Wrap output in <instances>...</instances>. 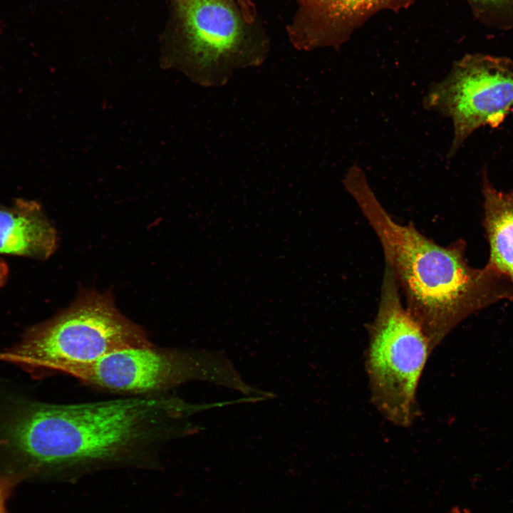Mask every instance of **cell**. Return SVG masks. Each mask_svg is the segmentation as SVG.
<instances>
[{"label": "cell", "mask_w": 513, "mask_h": 513, "mask_svg": "<svg viewBox=\"0 0 513 513\" xmlns=\"http://www.w3.org/2000/svg\"><path fill=\"white\" fill-rule=\"evenodd\" d=\"M245 21L254 24L256 19V10L254 0H235Z\"/></svg>", "instance_id": "4fadbf2b"}, {"label": "cell", "mask_w": 513, "mask_h": 513, "mask_svg": "<svg viewBox=\"0 0 513 513\" xmlns=\"http://www.w3.org/2000/svg\"><path fill=\"white\" fill-rule=\"evenodd\" d=\"M16 485L10 479L0 476V513H9L6 502Z\"/></svg>", "instance_id": "7c38bea8"}, {"label": "cell", "mask_w": 513, "mask_h": 513, "mask_svg": "<svg viewBox=\"0 0 513 513\" xmlns=\"http://www.w3.org/2000/svg\"><path fill=\"white\" fill-rule=\"evenodd\" d=\"M57 242L56 231L37 202L17 199L11 206L0 205V254L45 260Z\"/></svg>", "instance_id": "9c48e42d"}, {"label": "cell", "mask_w": 513, "mask_h": 513, "mask_svg": "<svg viewBox=\"0 0 513 513\" xmlns=\"http://www.w3.org/2000/svg\"><path fill=\"white\" fill-rule=\"evenodd\" d=\"M368 333L365 364L371 402L387 420L408 428L418 417L417 390L432 351L425 332L403 305L387 266Z\"/></svg>", "instance_id": "277c9868"}, {"label": "cell", "mask_w": 513, "mask_h": 513, "mask_svg": "<svg viewBox=\"0 0 513 513\" xmlns=\"http://www.w3.org/2000/svg\"><path fill=\"white\" fill-rule=\"evenodd\" d=\"M483 224L489 247L487 264L513 284V191L496 189L483 172Z\"/></svg>", "instance_id": "30bf717a"}, {"label": "cell", "mask_w": 513, "mask_h": 513, "mask_svg": "<svg viewBox=\"0 0 513 513\" xmlns=\"http://www.w3.org/2000/svg\"><path fill=\"white\" fill-rule=\"evenodd\" d=\"M204 409L167 393L58 404L11 396L0 408V469L18 483H75L116 469L162 467Z\"/></svg>", "instance_id": "6da1fadb"}, {"label": "cell", "mask_w": 513, "mask_h": 513, "mask_svg": "<svg viewBox=\"0 0 513 513\" xmlns=\"http://www.w3.org/2000/svg\"><path fill=\"white\" fill-rule=\"evenodd\" d=\"M449 513H471L469 509H461L458 507H452Z\"/></svg>", "instance_id": "9a60e30c"}, {"label": "cell", "mask_w": 513, "mask_h": 513, "mask_svg": "<svg viewBox=\"0 0 513 513\" xmlns=\"http://www.w3.org/2000/svg\"><path fill=\"white\" fill-rule=\"evenodd\" d=\"M154 346L145 329L116 307L110 291L81 289L51 318L33 325L0 360L36 370L57 372L118 351Z\"/></svg>", "instance_id": "3957f363"}, {"label": "cell", "mask_w": 513, "mask_h": 513, "mask_svg": "<svg viewBox=\"0 0 513 513\" xmlns=\"http://www.w3.org/2000/svg\"><path fill=\"white\" fill-rule=\"evenodd\" d=\"M181 32V64L205 87L225 85L235 71L258 66L269 43L248 24L235 0H174Z\"/></svg>", "instance_id": "8992f818"}, {"label": "cell", "mask_w": 513, "mask_h": 513, "mask_svg": "<svg viewBox=\"0 0 513 513\" xmlns=\"http://www.w3.org/2000/svg\"><path fill=\"white\" fill-rule=\"evenodd\" d=\"M423 104L451 120V157L476 130L497 126L507 116L513 106V63L507 57L467 54L429 87Z\"/></svg>", "instance_id": "52a82bcc"}, {"label": "cell", "mask_w": 513, "mask_h": 513, "mask_svg": "<svg viewBox=\"0 0 513 513\" xmlns=\"http://www.w3.org/2000/svg\"><path fill=\"white\" fill-rule=\"evenodd\" d=\"M483 24L499 29L513 28V0H467Z\"/></svg>", "instance_id": "8fae6325"}, {"label": "cell", "mask_w": 513, "mask_h": 513, "mask_svg": "<svg viewBox=\"0 0 513 513\" xmlns=\"http://www.w3.org/2000/svg\"><path fill=\"white\" fill-rule=\"evenodd\" d=\"M297 9L286 31L293 46L304 51L338 48L378 11L404 9L415 0H295Z\"/></svg>", "instance_id": "ba28073f"}, {"label": "cell", "mask_w": 513, "mask_h": 513, "mask_svg": "<svg viewBox=\"0 0 513 513\" xmlns=\"http://www.w3.org/2000/svg\"><path fill=\"white\" fill-rule=\"evenodd\" d=\"M343 185L377 236L405 307L425 332L432 351L466 318L513 300V284L507 277L489 264L482 268L468 264L465 240L442 246L413 223L397 222L361 167L351 166Z\"/></svg>", "instance_id": "7a4b0ae2"}, {"label": "cell", "mask_w": 513, "mask_h": 513, "mask_svg": "<svg viewBox=\"0 0 513 513\" xmlns=\"http://www.w3.org/2000/svg\"><path fill=\"white\" fill-rule=\"evenodd\" d=\"M57 373L97 389L130 396L167 393L197 380L244 394L249 390L230 361L220 353L155 345L118 351L92 362L66 365Z\"/></svg>", "instance_id": "5b68a950"}, {"label": "cell", "mask_w": 513, "mask_h": 513, "mask_svg": "<svg viewBox=\"0 0 513 513\" xmlns=\"http://www.w3.org/2000/svg\"><path fill=\"white\" fill-rule=\"evenodd\" d=\"M8 276L9 266L4 259H0V288L6 282Z\"/></svg>", "instance_id": "5bb4252c"}]
</instances>
